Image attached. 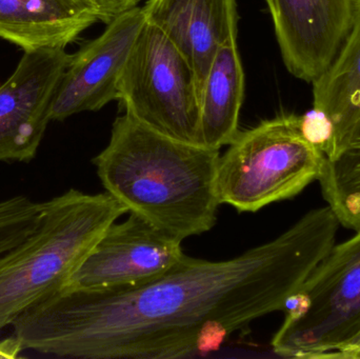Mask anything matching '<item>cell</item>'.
<instances>
[{"instance_id":"6da1fadb","label":"cell","mask_w":360,"mask_h":359,"mask_svg":"<svg viewBox=\"0 0 360 359\" xmlns=\"http://www.w3.org/2000/svg\"><path fill=\"white\" fill-rule=\"evenodd\" d=\"M329 206L228 261L186 256L160 278L118 290L65 286L19 316L23 350L58 358L170 359L219 349L254 320L283 311L336 244Z\"/></svg>"},{"instance_id":"7a4b0ae2","label":"cell","mask_w":360,"mask_h":359,"mask_svg":"<svg viewBox=\"0 0 360 359\" xmlns=\"http://www.w3.org/2000/svg\"><path fill=\"white\" fill-rule=\"evenodd\" d=\"M219 157V150L167 136L124 113L93 164L105 192L129 213L182 242L216 225Z\"/></svg>"},{"instance_id":"3957f363","label":"cell","mask_w":360,"mask_h":359,"mask_svg":"<svg viewBox=\"0 0 360 359\" xmlns=\"http://www.w3.org/2000/svg\"><path fill=\"white\" fill-rule=\"evenodd\" d=\"M127 213L107 192L71 189L44 202L35 231L0 254V332L68 286L108 228Z\"/></svg>"},{"instance_id":"277c9868","label":"cell","mask_w":360,"mask_h":359,"mask_svg":"<svg viewBox=\"0 0 360 359\" xmlns=\"http://www.w3.org/2000/svg\"><path fill=\"white\" fill-rule=\"evenodd\" d=\"M326 155L310 136L307 117L281 115L239 132L220 156L215 189L220 204L257 212L290 200L319 181Z\"/></svg>"},{"instance_id":"5b68a950","label":"cell","mask_w":360,"mask_h":359,"mask_svg":"<svg viewBox=\"0 0 360 359\" xmlns=\"http://www.w3.org/2000/svg\"><path fill=\"white\" fill-rule=\"evenodd\" d=\"M272 339L283 358H330L360 335V230L336 244L285 303Z\"/></svg>"},{"instance_id":"8992f818","label":"cell","mask_w":360,"mask_h":359,"mask_svg":"<svg viewBox=\"0 0 360 359\" xmlns=\"http://www.w3.org/2000/svg\"><path fill=\"white\" fill-rule=\"evenodd\" d=\"M126 114L186 143L201 145L196 77L179 48L146 22L129 56L118 88Z\"/></svg>"},{"instance_id":"52a82bcc","label":"cell","mask_w":360,"mask_h":359,"mask_svg":"<svg viewBox=\"0 0 360 359\" xmlns=\"http://www.w3.org/2000/svg\"><path fill=\"white\" fill-rule=\"evenodd\" d=\"M181 240L135 213L108 228L72 276L70 286L118 290L141 286L172 269L184 253Z\"/></svg>"},{"instance_id":"ba28073f","label":"cell","mask_w":360,"mask_h":359,"mask_svg":"<svg viewBox=\"0 0 360 359\" xmlns=\"http://www.w3.org/2000/svg\"><path fill=\"white\" fill-rule=\"evenodd\" d=\"M70 58L63 48L25 51L0 86V162H29L35 158Z\"/></svg>"},{"instance_id":"9c48e42d","label":"cell","mask_w":360,"mask_h":359,"mask_svg":"<svg viewBox=\"0 0 360 359\" xmlns=\"http://www.w3.org/2000/svg\"><path fill=\"white\" fill-rule=\"evenodd\" d=\"M146 22L143 8L136 6L114 19L101 36L71 55L53 99L51 122L98 111L117 100L124 67Z\"/></svg>"},{"instance_id":"30bf717a","label":"cell","mask_w":360,"mask_h":359,"mask_svg":"<svg viewBox=\"0 0 360 359\" xmlns=\"http://www.w3.org/2000/svg\"><path fill=\"white\" fill-rule=\"evenodd\" d=\"M281 56L298 79L314 82L351 29L354 0H266Z\"/></svg>"},{"instance_id":"8fae6325","label":"cell","mask_w":360,"mask_h":359,"mask_svg":"<svg viewBox=\"0 0 360 359\" xmlns=\"http://www.w3.org/2000/svg\"><path fill=\"white\" fill-rule=\"evenodd\" d=\"M316 124L307 119L313 141L327 159H335L360 124V0L352 25L335 58L313 82Z\"/></svg>"},{"instance_id":"7c38bea8","label":"cell","mask_w":360,"mask_h":359,"mask_svg":"<svg viewBox=\"0 0 360 359\" xmlns=\"http://www.w3.org/2000/svg\"><path fill=\"white\" fill-rule=\"evenodd\" d=\"M147 22L179 48L196 77L199 96L220 46L237 38L236 0H149Z\"/></svg>"},{"instance_id":"4fadbf2b","label":"cell","mask_w":360,"mask_h":359,"mask_svg":"<svg viewBox=\"0 0 360 359\" xmlns=\"http://www.w3.org/2000/svg\"><path fill=\"white\" fill-rule=\"evenodd\" d=\"M98 21L86 0H0V38L23 51L65 48Z\"/></svg>"},{"instance_id":"5bb4252c","label":"cell","mask_w":360,"mask_h":359,"mask_svg":"<svg viewBox=\"0 0 360 359\" xmlns=\"http://www.w3.org/2000/svg\"><path fill=\"white\" fill-rule=\"evenodd\" d=\"M245 95V73L237 38L216 53L199 96L201 145L220 150L238 134Z\"/></svg>"},{"instance_id":"9a60e30c","label":"cell","mask_w":360,"mask_h":359,"mask_svg":"<svg viewBox=\"0 0 360 359\" xmlns=\"http://www.w3.org/2000/svg\"><path fill=\"white\" fill-rule=\"evenodd\" d=\"M328 206L340 225L360 230V124L348 147L335 158H326L319 179Z\"/></svg>"},{"instance_id":"2e32d148","label":"cell","mask_w":360,"mask_h":359,"mask_svg":"<svg viewBox=\"0 0 360 359\" xmlns=\"http://www.w3.org/2000/svg\"><path fill=\"white\" fill-rule=\"evenodd\" d=\"M94 8L98 20L109 25L114 19L139 6L141 0H86Z\"/></svg>"},{"instance_id":"e0dca14e","label":"cell","mask_w":360,"mask_h":359,"mask_svg":"<svg viewBox=\"0 0 360 359\" xmlns=\"http://www.w3.org/2000/svg\"><path fill=\"white\" fill-rule=\"evenodd\" d=\"M330 358L360 359V335L346 347L332 354Z\"/></svg>"}]
</instances>
